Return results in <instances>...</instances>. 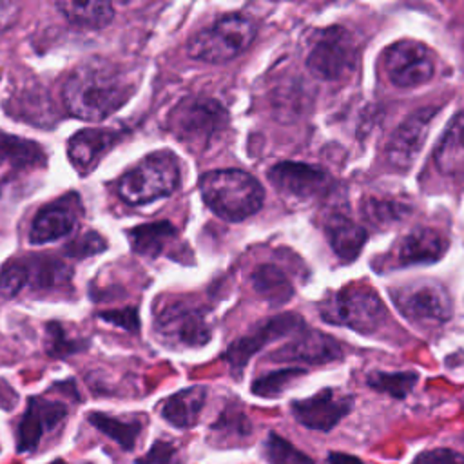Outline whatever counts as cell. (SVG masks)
<instances>
[{"mask_svg":"<svg viewBox=\"0 0 464 464\" xmlns=\"http://www.w3.org/2000/svg\"><path fill=\"white\" fill-rule=\"evenodd\" d=\"M67 417V406L45 397H31L16 428V450L34 451L45 431L54 430Z\"/></svg>","mask_w":464,"mask_h":464,"instance_id":"obj_13","label":"cell"},{"mask_svg":"<svg viewBox=\"0 0 464 464\" xmlns=\"http://www.w3.org/2000/svg\"><path fill=\"white\" fill-rule=\"evenodd\" d=\"M132 94L130 82L114 65L100 60L76 67L63 85L67 111L82 120L100 121L116 112Z\"/></svg>","mask_w":464,"mask_h":464,"instance_id":"obj_1","label":"cell"},{"mask_svg":"<svg viewBox=\"0 0 464 464\" xmlns=\"http://www.w3.org/2000/svg\"><path fill=\"white\" fill-rule=\"evenodd\" d=\"M82 201L76 194L69 192L60 199L45 205L33 219L29 228V241L33 245L49 243L72 232L80 221Z\"/></svg>","mask_w":464,"mask_h":464,"instance_id":"obj_15","label":"cell"},{"mask_svg":"<svg viewBox=\"0 0 464 464\" xmlns=\"http://www.w3.org/2000/svg\"><path fill=\"white\" fill-rule=\"evenodd\" d=\"M154 330L163 343L172 346H203L210 339L203 312L185 303L165 304L154 319Z\"/></svg>","mask_w":464,"mask_h":464,"instance_id":"obj_10","label":"cell"},{"mask_svg":"<svg viewBox=\"0 0 464 464\" xmlns=\"http://www.w3.org/2000/svg\"><path fill=\"white\" fill-rule=\"evenodd\" d=\"M382 67L395 87L410 89L431 80L435 60L430 49L420 42L399 40L384 49Z\"/></svg>","mask_w":464,"mask_h":464,"instance_id":"obj_9","label":"cell"},{"mask_svg":"<svg viewBox=\"0 0 464 464\" xmlns=\"http://www.w3.org/2000/svg\"><path fill=\"white\" fill-rule=\"evenodd\" d=\"M390 297L408 321L422 326H439L453 314L448 290L435 281H420L393 288L390 290Z\"/></svg>","mask_w":464,"mask_h":464,"instance_id":"obj_8","label":"cell"},{"mask_svg":"<svg viewBox=\"0 0 464 464\" xmlns=\"http://www.w3.org/2000/svg\"><path fill=\"white\" fill-rule=\"evenodd\" d=\"M181 181L179 161L170 150L145 156L129 169L116 185L118 196L129 205H143L170 196Z\"/></svg>","mask_w":464,"mask_h":464,"instance_id":"obj_3","label":"cell"},{"mask_svg":"<svg viewBox=\"0 0 464 464\" xmlns=\"http://www.w3.org/2000/svg\"><path fill=\"white\" fill-rule=\"evenodd\" d=\"M212 431L218 433L219 440H241L250 433V422L241 411L225 410L219 419L212 424Z\"/></svg>","mask_w":464,"mask_h":464,"instance_id":"obj_32","label":"cell"},{"mask_svg":"<svg viewBox=\"0 0 464 464\" xmlns=\"http://www.w3.org/2000/svg\"><path fill=\"white\" fill-rule=\"evenodd\" d=\"M448 250V239L442 232L428 227H417L399 239L392 261L395 266L428 265L439 261Z\"/></svg>","mask_w":464,"mask_h":464,"instance_id":"obj_17","label":"cell"},{"mask_svg":"<svg viewBox=\"0 0 464 464\" xmlns=\"http://www.w3.org/2000/svg\"><path fill=\"white\" fill-rule=\"evenodd\" d=\"M56 7L76 27L100 29L114 18L109 2H58Z\"/></svg>","mask_w":464,"mask_h":464,"instance_id":"obj_26","label":"cell"},{"mask_svg":"<svg viewBox=\"0 0 464 464\" xmlns=\"http://www.w3.org/2000/svg\"><path fill=\"white\" fill-rule=\"evenodd\" d=\"M324 232L332 250L343 261H353L366 241V230L343 214L330 216L326 219Z\"/></svg>","mask_w":464,"mask_h":464,"instance_id":"obj_21","label":"cell"},{"mask_svg":"<svg viewBox=\"0 0 464 464\" xmlns=\"http://www.w3.org/2000/svg\"><path fill=\"white\" fill-rule=\"evenodd\" d=\"M199 192L207 207L228 221H243L256 214L265 199L261 183L239 169H218L201 176Z\"/></svg>","mask_w":464,"mask_h":464,"instance_id":"obj_2","label":"cell"},{"mask_svg":"<svg viewBox=\"0 0 464 464\" xmlns=\"http://www.w3.org/2000/svg\"><path fill=\"white\" fill-rule=\"evenodd\" d=\"M136 464H179L178 448L169 440H156Z\"/></svg>","mask_w":464,"mask_h":464,"instance_id":"obj_36","label":"cell"},{"mask_svg":"<svg viewBox=\"0 0 464 464\" xmlns=\"http://www.w3.org/2000/svg\"><path fill=\"white\" fill-rule=\"evenodd\" d=\"M265 459L268 464H315L306 453L299 451L286 439L277 433H270L263 446Z\"/></svg>","mask_w":464,"mask_h":464,"instance_id":"obj_30","label":"cell"},{"mask_svg":"<svg viewBox=\"0 0 464 464\" xmlns=\"http://www.w3.org/2000/svg\"><path fill=\"white\" fill-rule=\"evenodd\" d=\"M435 112L437 109L431 107L419 109L410 114L392 134L386 149V158L395 169H408L415 161L419 150L424 145Z\"/></svg>","mask_w":464,"mask_h":464,"instance_id":"obj_16","label":"cell"},{"mask_svg":"<svg viewBox=\"0 0 464 464\" xmlns=\"http://www.w3.org/2000/svg\"><path fill=\"white\" fill-rule=\"evenodd\" d=\"M433 160L440 174H464V111L459 112L448 125L444 136L435 147Z\"/></svg>","mask_w":464,"mask_h":464,"instance_id":"obj_22","label":"cell"},{"mask_svg":"<svg viewBox=\"0 0 464 464\" xmlns=\"http://www.w3.org/2000/svg\"><path fill=\"white\" fill-rule=\"evenodd\" d=\"M411 464H464V455L448 448H437L420 453Z\"/></svg>","mask_w":464,"mask_h":464,"instance_id":"obj_37","label":"cell"},{"mask_svg":"<svg viewBox=\"0 0 464 464\" xmlns=\"http://www.w3.org/2000/svg\"><path fill=\"white\" fill-rule=\"evenodd\" d=\"M102 317L109 323H114L125 330H138V315L134 308H125V310H114V312H105Z\"/></svg>","mask_w":464,"mask_h":464,"instance_id":"obj_38","label":"cell"},{"mask_svg":"<svg viewBox=\"0 0 464 464\" xmlns=\"http://www.w3.org/2000/svg\"><path fill=\"white\" fill-rule=\"evenodd\" d=\"M254 290L268 303L281 304L294 295L292 283L286 279L283 270L274 265H261L252 274Z\"/></svg>","mask_w":464,"mask_h":464,"instance_id":"obj_27","label":"cell"},{"mask_svg":"<svg viewBox=\"0 0 464 464\" xmlns=\"http://www.w3.org/2000/svg\"><path fill=\"white\" fill-rule=\"evenodd\" d=\"M268 179L277 192L301 201L324 196L334 183L328 170L315 165L294 161H283L274 165L268 170Z\"/></svg>","mask_w":464,"mask_h":464,"instance_id":"obj_11","label":"cell"},{"mask_svg":"<svg viewBox=\"0 0 464 464\" xmlns=\"http://www.w3.org/2000/svg\"><path fill=\"white\" fill-rule=\"evenodd\" d=\"M227 125V111L212 98L181 100L169 114V130L192 150L207 149Z\"/></svg>","mask_w":464,"mask_h":464,"instance_id":"obj_6","label":"cell"},{"mask_svg":"<svg viewBox=\"0 0 464 464\" xmlns=\"http://www.w3.org/2000/svg\"><path fill=\"white\" fill-rule=\"evenodd\" d=\"M303 373H304V370H301V368H285V370L272 372V373L263 375L252 382V393H256L259 397H277Z\"/></svg>","mask_w":464,"mask_h":464,"instance_id":"obj_31","label":"cell"},{"mask_svg":"<svg viewBox=\"0 0 464 464\" xmlns=\"http://www.w3.org/2000/svg\"><path fill=\"white\" fill-rule=\"evenodd\" d=\"M45 165V152L36 141L0 132V169L29 170Z\"/></svg>","mask_w":464,"mask_h":464,"instance_id":"obj_24","label":"cell"},{"mask_svg":"<svg viewBox=\"0 0 464 464\" xmlns=\"http://www.w3.org/2000/svg\"><path fill=\"white\" fill-rule=\"evenodd\" d=\"M118 140L120 134L111 129H83L69 140V160L72 167L85 176L98 167L102 158L111 152Z\"/></svg>","mask_w":464,"mask_h":464,"instance_id":"obj_18","label":"cell"},{"mask_svg":"<svg viewBox=\"0 0 464 464\" xmlns=\"http://www.w3.org/2000/svg\"><path fill=\"white\" fill-rule=\"evenodd\" d=\"M352 410V397L337 390L326 388L319 393L294 401L292 413L295 420L310 430L328 431Z\"/></svg>","mask_w":464,"mask_h":464,"instance_id":"obj_14","label":"cell"},{"mask_svg":"<svg viewBox=\"0 0 464 464\" xmlns=\"http://www.w3.org/2000/svg\"><path fill=\"white\" fill-rule=\"evenodd\" d=\"M25 290L24 259H11L0 270V295L14 297Z\"/></svg>","mask_w":464,"mask_h":464,"instance_id":"obj_33","label":"cell"},{"mask_svg":"<svg viewBox=\"0 0 464 464\" xmlns=\"http://www.w3.org/2000/svg\"><path fill=\"white\" fill-rule=\"evenodd\" d=\"M341 355H343V346L335 339L321 332H306V334H299L283 350L276 352L274 359L323 364V362L335 361Z\"/></svg>","mask_w":464,"mask_h":464,"instance_id":"obj_19","label":"cell"},{"mask_svg":"<svg viewBox=\"0 0 464 464\" xmlns=\"http://www.w3.org/2000/svg\"><path fill=\"white\" fill-rule=\"evenodd\" d=\"M364 214L370 221L382 227V225L401 219L402 207L397 203H392V201H368L364 205Z\"/></svg>","mask_w":464,"mask_h":464,"instance_id":"obj_35","label":"cell"},{"mask_svg":"<svg viewBox=\"0 0 464 464\" xmlns=\"http://www.w3.org/2000/svg\"><path fill=\"white\" fill-rule=\"evenodd\" d=\"M319 314L330 324L346 326L361 334L379 330L388 315L377 292L362 286H346L330 294L319 303Z\"/></svg>","mask_w":464,"mask_h":464,"instance_id":"obj_4","label":"cell"},{"mask_svg":"<svg viewBox=\"0 0 464 464\" xmlns=\"http://www.w3.org/2000/svg\"><path fill=\"white\" fill-rule=\"evenodd\" d=\"M105 250V239L102 236H98L96 232L89 230L80 234L78 237H74L67 246L65 252L72 257H87V256H94L98 252Z\"/></svg>","mask_w":464,"mask_h":464,"instance_id":"obj_34","label":"cell"},{"mask_svg":"<svg viewBox=\"0 0 464 464\" xmlns=\"http://www.w3.org/2000/svg\"><path fill=\"white\" fill-rule=\"evenodd\" d=\"M359 45L355 36L341 25L319 29L312 36L306 67L321 80L339 82L355 71Z\"/></svg>","mask_w":464,"mask_h":464,"instance_id":"obj_7","label":"cell"},{"mask_svg":"<svg viewBox=\"0 0 464 464\" xmlns=\"http://www.w3.org/2000/svg\"><path fill=\"white\" fill-rule=\"evenodd\" d=\"M417 382L415 372H395V373H384V372H373L368 375V386H372L377 392L388 393L395 399H402L410 393V390Z\"/></svg>","mask_w":464,"mask_h":464,"instance_id":"obj_29","label":"cell"},{"mask_svg":"<svg viewBox=\"0 0 464 464\" xmlns=\"http://www.w3.org/2000/svg\"><path fill=\"white\" fill-rule=\"evenodd\" d=\"M25 266V288L40 292H56L69 288L72 268L53 257L33 256L24 259Z\"/></svg>","mask_w":464,"mask_h":464,"instance_id":"obj_20","label":"cell"},{"mask_svg":"<svg viewBox=\"0 0 464 464\" xmlns=\"http://www.w3.org/2000/svg\"><path fill=\"white\" fill-rule=\"evenodd\" d=\"M303 328V321L295 314H283L259 323L248 335L236 339L225 352V359L230 364L234 375H241L252 353L261 350L266 343H272L286 334H294Z\"/></svg>","mask_w":464,"mask_h":464,"instance_id":"obj_12","label":"cell"},{"mask_svg":"<svg viewBox=\"0 0 464 464\" xmlns=\"http://www.w3.org/2000/svg\"><path fill=\"white\" fill-rule=\"evenodd\" d=\"M207 390L203 386L185 388L170 395L161 406V417L176 428H192L203 410Z\"/></svg>","mask_w":464,"mask_h":464,"instance_id":"obj_23","label":"cell"},{"mask_svg":"<svg viewBox=\"0 0 464 464\" xmlns=\"http://www.w3.org/2000/svg\"><path fill=\"white\" fill-rule=\"evenodd\" d=\"M87 420L103 435L112 439L118 446H121L125 451H130L141 433V420L132 419V420H123L118 417H111L107 413L100 411H91L87 415Z\"/></svg>","mask_w":464,"mask_h":464,"instance_id":"obj_28","label":"cell"},{"mask_svg":"<svg viewBox=\"0 0 464 464\" xmlns=\"http://www.w3.org/2000/svg\"><path fill=\"white\" fill-rule=\"evenodd\" d=\"M254 36L256 25L250 18L243 14H228L196 33L187 45V53L194 60L225 63L239 56L252 44Z\"/></svg>","mask_w":464,"mask_h":464,"instance_id":"obj_5","label":"cell"},{"mask_svg":"<svg viewBox=\"0 0 464 464\" xmlns=\"http://www.w3.org/2000/svg\"><path fill=\"white\" fill-rule=\"evenodd\" d=\"M178 230L169 221H156L134 227L129 230V241L136 254L147 257H158L176 243Z\"/></svg>","mask_w":464,"mask_h":464,"instance_id":"obj_25","label":"cell"},{"mask_svg":"<svg viewBox=\"0 0 464 464\" xmlns=\"http://www.w3.org/2000/svg\"><path fill=\"white\" fill-rule=\"evenodd\" d=\"M328 464H362L361 459L353 457V455H348V453H337V451H332L328 455Z\"/></svg>","mask_w":464,"mask_h":464,"instance_id":"obj_39","label":"cell"}]
</instances>
